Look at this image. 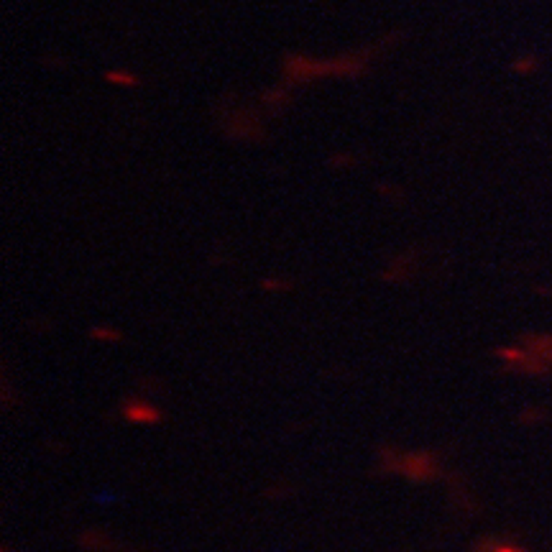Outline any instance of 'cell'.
<instances>
[{
	"instance_id": "4",
	"label": "cell",
	"mask_w": 552,
	"mask_h": 552,
	"mask_svg": "<svg viewBox=\"0 0 552 552\" xmlns=\"http://www.w3.org/2000/svg\"><path fill=\"white\" fill-rule=\"evenodd\" d=\"M92 338H95V340H120V333H118V330H105V327H95V330H92Z\"/></svg>"
},
{
	"instance_id": "1",
	"label": "cell",
	"mask_w": 552,
	"mask_h": 552,
	"mask_svg": "<svg viewBox=\"0 0 552 552\" xmlns=\"http://www.w3.org/2000/svg\"><path fill=\"white\" fill-rule=\"evenodd\" d=\"M381 455L386 458L384 470L402 473V476H407L414 484H430V481H435L440 476V460H437L435 452L430 450L404 452V455H399V452L394 450H384Z\"/></svg>"
},
{
	"instance_id": "3",
	"label": "cell",
	"mask_w": 552,
	"mask_h": 552,
	"mask_svg": "<svg viewBox=\"0 0 552 552\" xmlns=\"http://www.w3.org/2000/svg\"><path fill=\"white\" fill-rule=\"evenodd\" d=\"M80 544H84V547H87V550H92V552H98V550H105V552L118 550L116 544L110 542L105 535H100V532H87V535H82V537H80Z\"/></svg>"
},
{
	"instance_id": "2",
	"label": "cell",
	"mask_w": 552,
	"mask_h": 552,
	"mask_svg": "<svg viewBox=\"0 0 552 552\" xmlns=\"http://www.w3.org/2000/svg\"><path fill=\"white\" fill-rule=\"evenodd\" d=\"M123 417L134 425H156V422H161V410L141 399V396H131L123 404Z\"/></svg>"
}]
</instances>
